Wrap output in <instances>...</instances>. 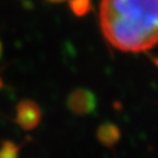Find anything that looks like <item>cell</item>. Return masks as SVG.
Here are the masks:
<instances>
[{
	"label": "cell",
	"instance_id": "cell-3",
	"mask_svg": "<svg viewBox=\"0 0 158 158\" xmlns=\"http://www.w3.org/2000/svg\"><path fill=\"white\" fill-rule=\"evenodd\" d=\"M97 138L98 141L106 146V147H112L114 146L121 138V131L118 130L117 126L112 123H105L102 125L98 131H97Z\"/></svg>",
	"mask_w": 158,
	"mask_h": 158
},
{
	"label": "cell",
	"instance_id": "cell-4",
	"mask_svg": "<svg viewBox=\"0 0 158 158\" xmlns=\"http://www.w3.org/2000/svg\"><path fill=\"white\" fill-rule=\"evenodd\" d=\"M95 107L94 97L89 94L76 95L71 100V108L77 113H87Z\"/></svg>",
	"mask_w": 158,
	"mask_h": 158
},
{
	"label": "cell",
	"instance_id": "cell-5",
	"mask_svg": "<svg viewBox=\"0 0 158 158\" xmlns=\"http://www.w3.org/2000/svg\"><path fill=\"white\" fill-rule=\"evenodd\" d=\"M19 147L13 142H4L0 147V158H18Z\"/></svg>",
	"mask_w": 158,
	"mask_h": 158
},
{
	"label": "cell",
	"instance_id": "cell-1",
	"mask_svg": "<svg viewBox=\"0 0 158 158\" xmlns=\"http://www.w3.org/2000/svg\"><path fill=\"white\" fill-rule=\"evenodd\" d=\"M100 25L113 48L147 51L158 45V0H101Z\"/></svg>",
	"mask_w": 158,
	"mask_h": 158
},
{
	"label": "cell",
	"instance_id": "cell-2",
	"mask_svg": "<svg viewBox=\"0 0 158 158\" xmlns=\"http://www.w3.org/2000/svg\"><path fill=\"white\" fill-rule=\"evenodd\" d=\"M40 110L32 102H23L18 107L16 121L24 130H32L40 122Z\"/></svg>",
	"mask_w": 158,
	"mask_h": 158
}]
</instances>
